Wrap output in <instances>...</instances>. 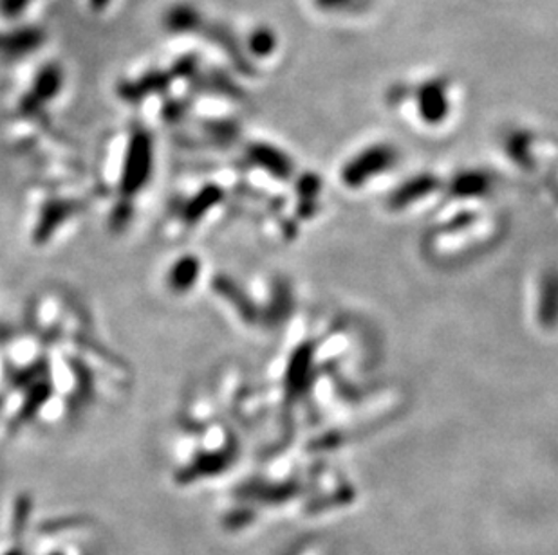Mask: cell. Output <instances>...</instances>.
<instances>
[{"label": "cell", "instance_id": "cell-1", "mask_svg": "<svg viewBox=\"0 0 558 555\" xmlns=\"http://www.w3.org/2000/svg\"><path fill=\"white\" fill-rule=\"evenodd\" d=\"M148 168H150V143L147 136L140 132L131 145V158H129V173L125 177V186L136 188L145 183Z\"/></svg>", "mask_w": 558, "mask_h": 555}, {"label": "cell", "instance_id": "cell-2", "mask_svg": "<svg viewBox=\"0 0 558 555\" xmlns=\"http://www.w3.org/2000/svg\"><path fill=\"white\" fill-rule=\"evenodd\" d=\"M43 44V33L37 29H16L10 35H0V53L16 58L29 54Z\"/></svg>", "mask_w": 558, "mask_h": 555}, {"label": "cell", "instance_id": "cell-3", "mask_svg": "<svg viewBox=\"0 0 558 555\" xmlns=\"http://www.w3.org/2000/svg\"><path fill=\"white\" fill-rule=\"evenodd\" d=\"M420 103H422L423 114L430 118L428 121L437 120L441 118L442 112H447V87L441 79H433L422 85Z\"/></svg>", "mask_w": 558, "mask_h": 555}, {"label": "cell", "instance_id": "cell-4", "mask_svg": "<svg viewBox=\"0 0 558 555\" xmlns=\"http://www.w3.org/2000/svg\"><path fill=\"white\" fill-rule=\"evenodd\" d=\"M201 15L192 5H174L169 13L165 15V26L169 32L186 33L194 32L199 24Z\"/></svg>", "mask_w": 558, "mask_h": 555}, {"label": "cell", "instance_id": "cell-5", "mask_svg": "<svg viewBox=\"0 0 558 555\" xmlns=\"http://www.w3.org/2000/svg\"><path fill=\"white\" fill-rule=\"evenodd\" d=\"M195 271H197L195 262L183 260L178 263V268L174 269L175 287H189L190 283L194 282Z\"/></svg>", "mask_w": 558, "mask_h": 555}, {"label": "cell", "instance_id": "cell-6", "mask_svg": "<svg viewBox=\"0 0 558 555\" xmlns=\"http://www.w3.org/2000/svg\"><path fill=\"white\" fill-rule=\"evenodd\" d=\"M250 48L257 54H266L274 49V35L269 32H255L250 38Z\"/></svg>", "mask_w": 558, "mask_h": 555}, {"label": "cell", "instance_id": "cell-7", "mask_svg": "<svg viewBox=\"0 0 558 555\" xmlns=\"http://www.w3.org/2000/svg\"><path fill=\"white\" fill-rule=\"evenodd\" d=\"M32 0H0V13L8 18H15L22 11L27 10Z\"/></svg>", "mask_w": 558, "mask_h": 555}, {"label": "cell", "instance_id": "cell-8", "mask_svg": "<svg viewBox=\"0 0 558 555\" xmlns=\"http://www.w3.org/2000/svg\"><path fill=\"white\" fill-rule=\"evenodd\" d=\"M109 4V0H90V5L95 8L96 11L104 10Z\"/></svg>", "mask_w": 558, "mask_h": 555}]
</instances>
